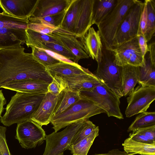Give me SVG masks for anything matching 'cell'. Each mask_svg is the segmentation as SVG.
Listing matches in <instances>:
<instances>
[{
  "mask_svg": "<svg viewBox=\"0 0 155 155\" xmlns=\"http://www.w3.org/2000/svg\"><path fill=\"white\" fill-rule=\"evenodd\" d=\"M46 135L41 126L30 119L17 124L15 138L22 148L29 149L43 143Z\"/></svg>",
  "mask_w": 155,
  "mask_h": 155,
  "instance_id": "30bf717a",
  "label": "cell"
},
{
  "mask_svg": "<svg viewBox=\"0 0 155 155\" xmlns=\"http://www.w3.org/2000/svg\"><path fill=\"white\" fill-rule=\"evenodd\" d=\"M82 41L89 57L95 60L97 63L100 62L103 45L98 31H96L93 27H90Z\"/></svg>",
  "mask_w": 155,
  "mask_h": 155,
  "instance_id": "d6986e66",
  "label": "cell"
},
{
  "mask_svg": "<svg viewBox=\"0 0 155 155\" xmlns=\"http://www.w3.org/2000/svg\"><path fill=\"white\" fill-rule=\"evenodd\" d=\"M25 48L0 50V88L11 82L35 80L50 84L53 77L47 68Z\"/></svg>",
  "mask_w": 155,
  "mask_h": 155,
  "instance_id": "6da1fadb",
  "label": "cell"
},
{
  "mask_svg": "<svg viewBox=\"0 0 155 155\" xmlns=\"http://www.w3.org/2000/svg\"><path fill=\"white\" fill-rule=\"evenodd\" d=\"M48 87V92L57 96L63 91L67 89V85L64 79L59 76L54 75Z\"/></svg>",
  "mask_w": 155,
  "mask_h": 155,
  "instance_id": "d590c367",
  "label": "cell"
},
{
  "mask_svg": "<svg viewBox=\"0 0 155 155\" xmlns=\"http://www.w3.org/2000/svg\"><path fill=\"white\" fill-rule=\"evenodd\" d=\"M137 37L140 50L143 57L145 58L146 54L148 52V48L147 42L145 37L143 35H137Z\"/></svg>",
  "mask_w": 155,
  "mask_h": 155,
  "instance_id": "b9f144b4",
  "label": "cell"
},
{
  "mask_svg": "<svg viewBox=\"0 0 155 155\" xmlns=\"http://www.w3.org/2000/svg\"><path fill=\"white\" fill-rule=\"evenodd\" d=\"M117 0H93L92 22L98 26L114 7Z\"/></svg>",
  "mask_w": 155,
  "mask_h": 155,
  "instance_id": "603a6c76",
  "label": "cell"
},
{
  "mask_svg": "<svg viewBox=\"0 0 155 155\" xmlns=\"http://www.w3.org/2000/svg\"><path fill=\"white\" fill-rule=\"evenodd\" d=\"M146 25L147 12L146 8L144 2L143 6L140 17L137 35H142L144 36H145L146 31Z\"/></svg>",
  "mask_w": 155,
  "mask_h": 155,
  "instance_id": "ab89813d",
  "label": "cell"
},
{
  "mask_svg": "<svg viewBox=\"0 0 155 155\" xmlns=\"http://www.w3.org/2000/svg\"><path fill=\"white\" fill-rule=\"evenodd\" d=\"M97 126L88 119L83 123L72 139L70 145H74L89 135Z\"/></svg>",
  "mask_w": 155,
  "mask_h": 155,
  "instance_id": "836d02e7",
  "label": "cell"
},
{
  "mask_svg": "<svg viewBox=\"0 0 155 155\" xmlns=\"http://www.w3.org/2000/svg\"><path fill=\"white\" fill-rule=\"evenodd\" d=\"M29 18L20 19L0 13V50L19 48L26 41Z\"/></svg>",
  "mask_w": 155,
  "mask_h": 155,
  "instance_id": "3957f363",
  "label": "cell"
},
{
  "mask_svg": "<svg viewBox=\"0 0 155 155\" xmlns=\"http://www.w3.org/2000/svg\"><path fill=\"white\" fill-rule=\"evenodd\" d=\"M110 50L114 56L115 62L118 66L129 65L140 67L144 64L145 58L143 57L140 50L137 36Z\"/></svg>",
  "mask_w": 155,
  "mask_h": 155,
  "instance_id": "7c38bea8",
  "label": "cell"
},
{
  "mask_svg": "<svg viewBox=\"0 0 155 155\" xmlns=\"http://www.w3.org/2000/svg\"><path fill=\"white\" fill-rule=\"evenodd\" d=\"M147 12V25L145 37L147 42L155 35V1L144 0Z\"/></svg>",
  "mask_w": 155,
  "mask_h": 155,
  "instance_id": "f546056e",
  "label": "cell"
},
{
  "mask_svg": "<svg viewBox=\"0 0 155 155\" xmlns=\"http://www.w3.org/2000/svg\"><path fill=\"white\" fill-rule=\"evenodd\" d=\"M84 120L70 124L62 131L53 132L46 135V145L43 155H64V152L71 141Z\"/></svg>",
  "mask_w": 155,
  "mask_h": 155,
  "instance_id": "9c48e42d",
  "label": "cell"
},
{
  "mask_svg": "<svg viewBox=\"0 0 155 155\" xmlns=\"http://www.w3.org/2000/svg\"><path fill=\"white\" fill-rule=\"evenodd\" d=\"M45 94L17 92L7 105L5 113L0 118L1 122L9 127L31 119Z\"/></svg>",
  "mask_w": 155,
  "mask_h": 155,
  "instance_id": "7a4b0ae2",
  "label": "cell"
},
{
  "mask_svg": "<svg viewBox=\"0 0 155 155\" xmlns=\"http://www.w3.org/2000/svg\"><path fill=\"white\" fill-rule=\"evenodd\" d=\"M81 0H71L59 27L62 31L74 35Z\"/></svg>",
  "mask_w": 155,
  "mask_h": 155,
  "instance_id": "7402d4cb",
  "label": "cell"
},
{
  "mask_svg": "<svg viewBox=\"0 0 155 155\" xmlns=\"http://www.w3.org/2000/svg\"><path fill=\"white\" fill-rule=\"evenodd\" d=\"M26 33L25 44L28 48L33 46L39 48L41 45L49 42H54L61 45L60 41L49 34H42L29 29L26 30Z\"/></svg>",
  "mask_w": 155,
  "mask_h": 155,
  "instance_id": "f1b7e54d",
  "label": "cell"
},
{
  "mask_svg": "<svg viewBox=\"0 0 155 155\" xmlns=\"http://www.w3.org/2000/svg\"><path fill=\"white\" fill-rule=\"evenodd\" d=\"M144 2L136 0L121 22L108 50L115 48L137 36Z\"/></svg>",
  "mask_w": 155,
  "mask_h": 155,
  "instance_id": "52a82bcc",
  "label": "cell"
},
{
  "mask_svg": "<svg viewBox=\"0 0 155 155\" xmlns=\"http://www.w3.org/2000/svg\"><path fill=\"white\" fill-rule=\"evenodd\" d=\"M49 35L57 39L62 46L74 55L77 64L81 59L89 58L82 40L74 35L65 33L59 28Z\"/></svg>",
  "mask_w": 155,
  "mask_h": 155,
  "instance_id": "5bb4252c",
  "label": "cell"
},
{
  "mask_svg": "<svg viewBox=\"0 0 155 155\" xmlns=\"http://www.w3.org/2000/svg\"><path fill=\"white\" fill-rule=\"evenodd\" d=\"M46 67L52 77L54 75L62 78L73 77L90 72L88 69L83 68L78 64L62 61Z\"/></svg>",
  "mask_w": 155,
  "mask_h": 155,
  "instance_id": "44dd1931",
  "label": "cell"
},
{
  "mask_svg": "<svg viewBox=\"0 0 155 155\" xmlns=\"http://www.w3.org/2000/svg\"><path fill=\"white\" fill-rule=\"evenodd\" d=\"M138 74L140 85L155 87V64L148 57L145 58L144 65L138 67Z\"/></svg>",
  "mask_w": 155,
  "mask_h": 155,
  "instance_id": "4316f807",
  "label": "cell"
},
{
  "mask_svg": "<svg viewBox=\"0 0 155 155\" xmlns=\"http://www.w3.org/2000/svg\"><path fill=\"white\" fill-rule=\"evenodd\" d=\"M38 48L51 51L77 64L74 55L64 47L59 44L54 42H47L41 45Z\"/></svg>",
  "mask_w": 155,
  "mask_h": 155,
  "instance_id": "1f68e13d",
  "label": "cell"
},
{
  "mask_svg": "<svg viewBox=\"0 0 155 155\" xmlns=\"http://www.w3.org/2000/svg\"><path fill=\"white\" fill-rule=\"evenodd\" d=\"M63 78L67 83L68 89L80 93L91 91L100 82L96 75L91 71L75 77Z\"/></svg>",
  "mask_w": 155,
  "mask_h": 155,
  "instance_id": "ac0fdd59",
  "label": "cell"
},
{
  "mask_svg": "<svg viewBox=\"0 0 155 155\" xmlns=\"http://www.w3.org/2000/svg\"><path fill=\"white\" fill-rule=\"evenodd\" d=\"M136 0H117L112 10L97 26L102 43L110 48L113 39L127 12Z\"/></svg>",
  "mask_w": 155,
  "mask_h": 155,
  "instance_id": "8992f818",
  "label": "cell"
},
{
  "mask_svg": "<svg viewBox=\"0 0 155 155\" xmlns=\"http://www.w3.org/2000/svg\"><path fill=\"white\" fill-rule=\"evenodd\" d=\"M102 56L97 63L96 76L120 98L123 97V67L117 65L112 52L103 45Z\"/></svg>",
  "mask_w": 155,
  "mask_h": 155,
  "instance_id": "5b68a950",
  "label": "cell"
},
{
  "mask_svg": "<svg viewBox=\"0 0 155 155\" xmlns=\"http://www.w3.org/2000/svg\"><path fill=\"white\" fill-rule=\"evenodd\" d=\"M99 131V127L97 126L89 135L77 143L70 145L68 150L73 155H87L94 139L98 135Z\"/></svg>",
  "mask_w": 155,
  "mask_h": 155,
  "instance_id": "83f0119b",
  "label": "cell"
},
{
  "mask_svg": "<svg viewBox=\"0 0 155 155\" xmlns=\"http://www.w3.org/2000/svg\"><path fill=\"white\" fill-rule=\"evenodd\" d=\"M124 151L129 155H155V143L149 144L135 141L131 138L126 139L122 143Z\"/></svg>",
  "mask_w": 155,
  "mask_h": 155,
  "instance_id": "484cf974",
  "label": "cell"
},
{
  "mask_svg": "<svg viewBox=\"0 0 155 155\" xmlns=\"http://www.w3.org/2000/svg\"><path fill=\"white\" fill-rule=\"evenodd\" d=\"M129 137L135 141L141 143L149 144L155 143L151 141L143 134L135 131L130 134Z\"/></svg>",
  "mask_w": 155,
  "mask_h": 155,
  "instance_id": "60d3db41",
  "label": "cell"
},
{
  "mask_svg": "<svg viewBox=\"0 0 155 155\" xmlns=\"http://www.w3.org/2000/svg\"><path fill=\"white\" fill-rule=\"evenodd\" d=\"M92 155H129L124 151H121L118 149H114L105 153L94 154Z\"/></svg>",
  "mask_w": 155,
  "mask_h": 155,
  "instance_id": "ee69618b",
  "label": "cell"
},
{
  "mask_svg": "<svg viewBox=\"0 0 155 155\" xmlns=\"http://www.w3.org/2000/svg\"><path fill=\"white\" fill-rule=\"evenodd\" d=\"M128 96L125 111L127 117L147 111L155 100V87L140 85Z\"/></svg>",
  "mask_w": 155,
  "mask_h": 155,
  "instance_id": "8fae6325",
  "label": "cell"
},
{
  "mask_svg": "<svg viewBox=\"0 0 155 155\" xmlns=\"http://www.w3.org/2000/svg\"><path fill=\"white\" fill-rule=\"evenodd\" d=\"M93 0H81L74 35L82 40L93 25L92 22Z\"/></svg>",
  "mask_w": 155,
  "mask_h": 155,
  "instance_id": "e0dca14e",
  "label": "cell"
},
{
  "mask_svg": "<svg viewBox=\"0 0 155 155\" xmlns=\"http://www.w3.org/2000/svg\"><path fill=\"white\" fill-rule=\"evenodd\" d=\"M138 67L129 65L123 66V96L129 95L139 81Z\"/></svg>",
  "mask_w": 155,
  "mask_h": 155,
  "instance_id": "cb8c5ba5",
  "label": "cell"
},
{
  "mask_svg": "<svg viewBox=\"0 0 155 155\" xmlns=\"http://www.w3.org/2000/svg\"><path fill=\"white\" fill-rule=\"evenodd\" d=\"M81 95V99L68 110L51 119L50 123L54 132L72 124L88 120L101 113H106L92 101Z\"/></svg>",
  "mask_w": 155,
  "mask_h": 155,
  "instance_id": "277c9868",
  "label": "cell"
},
{
  "mask_svg": "<svg viewBox=\"0 0 155 155\" xmlns=\"http://www.w3.org/2000/svg\"><path fill=\"white\" fill-rule=\"evenodd\" d=\"M38 0H0V8L3 12L9 15L20 18L31 16Z\"/></svg>",
  "mask_w": 155,
  "mask_h": 155,
  "instance_id": "4fadbf2b",
  "label": "cell"
},
{
  "mask_svg": "<svg viewBox=\"0 0 155 155\" xmlns=\"http://www.w3.org/2000/svg\"><path fill=\"white\" fill-rule=\"evenodd\" d=\"M6 128L0 126V155H12L8 149L5 138Z\"/></svg>",
  "mask_w": 155,
  "mask_h": 155,
  "instance_id": "74e56055",
  "label": "cell"
},
{
  "mask_svg": "<svg viewBox=\"0 0 155 155\" xmlns=\"http://www.w3.org/2000/svg\"><path fill=\"white\" fill-rule=\"evenodd\" d=\"M155 125V112H145L136 117L127 130V132Z\"/></svg>",
  "mask_w": 155,
  "mask_h": 155,
  "instance_id": "4dcf8cb0",
  "label": "cell"
},
{
  "mask_svg": "<svg viewBox=\"0 0 155 155\" xmlns=\"http://www.w3.org/2000/svg\"><path fill=\"white\" fill-rule=\"evenodd\" d=\"M28 29L42 34H49L58 28L43 23L29 20Z\"/></svg>",
  "mask_w": 155,
  "mask_h": 155,
  "instance_id": "8d00e7d4",
  "label": "cell"
},
{
  "mask_svg": "<svg viewBox=\"0 0 155 155\" xmlns=\"http://www.w3.org/2000/svg\"><path fill=\"white\" fill-rule=\"evenodd\" d=\"M60 94L55 96L47 92L38 109L31 119L40 126L47 125L50 123L52 115L60 97Z\"/></svg>",
  "mask_w": 155,
  "mask_h": 155,
  "instance_id": "9a60e30c",
  "label": "cell"
},
{
  "mask_svg": "<svg viewBox=\"0 0 155 155\" xmlns=\"http://www.w3.org/2000/svg\"><path fill=\"white\" fill-rule=\"evenodd\" d=\"M80 94L104 110L109 117L124 119L120 108V98L101 81L91 91Z\"/></svg>",
  "mask_w": 155,
  "mask_h": 155,
  "instance_id": "ba28073f",
  "label": "cell"
},
{
  "mask_svg": "<svg viewBox=\"0 0 155 155\" xmlns=\"http://www.w3.org/2000/svg\"><path fill=\"white\" fill-rule=\"evenodd\" d=\"M148 45L149 54L148 57L150 61L155 64V43L154 41L150 43Z\"/></svg>",
  "mask_w": 155,
  "mask_h": 155,
  "instance_id": "7bdbcfd3",
  "label": "cell"
},
{
  "mask_svg": "<svg viewBox=\"0 0 155 155\" xmlns=\"http://www.w3.org/2000/svg\"><path fill=\"white\" fill-rule=\"evenodd\" d=\"M32 54L35 58L45 66L52 65L60 62V60L48 53L45 50L31 46Z\"/></svg>",
  "mask_w": 155,
  "mask_h": 155,
  "instance_id": "d6a6232c",
  "label": "cell"
},
{
  "mask_svg": "<svg viewBox=\"0 0 155 155\" xmlns=\"http://www.w3.org/2000/svg\"><path fill=\"white\" fill-rule=\"evenodd\" d=\"M67 9L65 10L58 14L43 18H29V20L43 23L58 28H59L63 20Z\"/></svg>",
  "mask_w": 155,
  "mask_h": 155,
  "instance_id": "e575fe53",
  "label": "cell"
},
{
  "mask_svg": "<svg viewBox=\"0 0 155 155\" xmlns=\"http://www.w3.org/2000/svg\"><path fill=\"white\" fill-rule=\"evenodd\" d=\"M49 83L35 80L11 82L1 87L15 91L29 93L42 94L48 92Z\"/></svg>",
  "mask_w": 155,
  "mask_h": 155,
  "instance_id": "ffe728a7",
  "label": "cell"
},
{
  "mask_svg": "<svg viewBox=\"0 0 155 155\" xmlns=\"http://www.w3.org/2000/svg\"><path fill=\"white\" fill-rule=\"evenodd\" d=\"M81 97L80 93L68 89L63 91L60 97L51 118L62 114L79 101Z\"/></svg>",
  "mask_w": 155,
  "mask_h": 155,
  "instance_id": "d4e9b609",
  "label": "cell"
},
{
  "mask_svg": "<svg viewBox=\"0 0 155 155\" xmlns=\"http://www.w3.org/2000/svg\"><path fill=\"white\" fill-rule=\"evenodd\" d=\"M134 131L143 134L151 141L155 143V125L137 129L133 131Z\"/></svg>",
  "mask_w": 155,
  "mask_h": 155,
  "instance_id": "f35d334b",
  "label": "cell"
},
{
  "mask_svg": "<svg viewBox=\"0 0 155 155\" xmlns=\"http://www.w3.org/2000/svg\"><path fill=\"white\" fill-rule=\"evenodd\" d=\"M2 90H0V118L2 113L5 108L4 106L6 104V101L5 97Z\"/></svg>",
  "mask_w": 155,
  "mask_h": 155,
  "instance_id": "f6af8a7d",
  "label": "cell"
},
{
  "mask_svg": "<svg viewBox=\"0 0 155 155\" xmlns=\"http://www.w3.org/2000/svg\"><path fill=\"white\" fill-rule=\"evenodd\" d=\"M71 1V0H38L35 8L29 18H39L58 14L65 10Z\"/></svg>",
  "mask_w": 155,
  "mask_h": 155,
  "instance_id": "2e32d148",
  "label": "cell"
}]
</instances>
